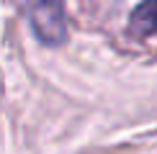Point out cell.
<instances>
[{"label": "cell", "instance_id": "cell-2", "mask_svg": "<svg viewBox=\"0 0 157 154\" xmlns=\"http://www.w3.org/2000/svg\"><path fill=\"white\" fill-rule=\"evenodd\" d=\"M129 34L134 36H152L157 34V3H142L129 16Z\"/></svg>", "mask_w": 157, "mask_h": 154}, {"label": "cell", "instance_id": "cell-1", "mask_svg": "<svg viewBox=\"0 0 157 154\" xmlns=\"http://www.w3.org/2000/svg\"><path fill=\"white\" fill-rule=\"evenodd\" d=\"M29 18H31V28L34 34L41 38V44H62L67 36V26H64V16L59 5H31Z\"/></svg>", "mask_w": 157, "mask_h": 154}]
</instances>
